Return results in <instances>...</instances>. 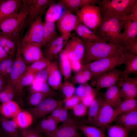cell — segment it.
<instances>
[{
  "instance_id": "cell-1",
  "label": "cell",
  "mask_w": 137,
  "mask_h": 137,
  "mask_svg": "<svg viewBox=\"0 0 137 137\" xmlns=\"http://www.w3.org/2000/svg\"><path fill=\"white\" fill-rule=\"evenodd\" d=\"M82 41L85 48L82 65L92 61L119 55L126 51L124 46L104 42Z\"/></svg>"
},
{
  "instance_id": "cell-2",
  "label": "cell",
  "mask_w": 137,
  "mask_h": 137,
  "mask_svg": "<svg viewBox=\"0 0 137 137\" xmlns=\"http://www.w3.org/2000/svg\"><path fill=\"white\" fill-rule=\"evenodd\" d=\"M137 0H99L98 6L101 11L102 20L115 18L126 20Z\"/></svg>"
},
{
  "instance_id": "cell-3",
  "label": "cell",
  "mask_w": 137,
  "mask_h": 137,
  "mask_svg": "<svg viewBox=\"0 0 137 137\" xmlns=\"http://www.w3.org/2000/svg\"><path fill=\"white\" fill-rule=\"evenodd\" d=\"M123 24L124 21L115 18L102 20L95 33L104 42L124 46L120 39Z\"/></svg>"
},
{
  "instance_id": "cell-4",
  "label": "cell",
  "mask_w": 137,
  "mask_h": 137,
  "mask_svg": "<svg viewBox=\"0 0 137 137\" xmlns=\"http://www.w3.org/2000/svg\"><path fill=\"white\" fill-rule=\"evenodd\" d=\"M29 13L28 8L22 4L17 14L7 17L0 21V35H8L19 38Z\"/></svg>"
},
{
  "instance_id": "cell-5",
  "label": "cell",
  "mask_w": 137,
  "mask_h": 137,
  "mask_svg": "<svg viewBox=\"0 0 137 137\" xmlns=\"http://www.w3.org/2000/svg\"><path fill=\"white\" fill-rule=\"evenodd\" d=\"M127 51L116 56L107 57L93 61L83 65L81 69L88 70L92 77L97 78L101 75L117 66L124 64Z\"/></svg>"
},
{
  "instance_id": "cell-6",
  "label": "cell",
  "mask_w": 137,
  "mask_h": 137,
  "mask_svg": "<svg viewBox=\"0 0 137 137\" xmlns=\"http://www.w3.org/2000/svg\"><path fill=\"white\" fill-rule=\"evenodd\" d=\"M21 42L19 38L17 40L16 57L12 66L11 72L7 80V83L12 85L14 88L16 96L20 98L23 94V90L21 87L20 81L25 73L27 66L24 62L21 52Z\"/></svg>"
},
{
  "instance_id": "cell-7",
  "label": "cell",
  "mask_w": 137,
  "mask_h": 137,
  "mask_svg": "<svg viewBox=\"0 0 137 137\" xmlns=\"http://www.w3.org/2000/svg\"><path fill=\"white\" fill-rule=\"evenodd\" d=\"M81 23L95 33L102 22L100 10L95 5H88L76 13Z\"/></svg>"
},
{
  "instance_id": "cell-8",
  "label": "cell",
  "mask_w": 137,
  "mask_h": 137,
  "mask_svg": "<svg viewBox=\"0 0 137 137\" xmlns=\"http://www.w3.org/2000/svg\"><path fill=\"white\" fill-rule=\"evenodd\" d=\"M22 4L29 10V13L23 27L25 28L30 26L38 16L42 15L47 8L55 4L56 1L22 0Z\"/></svg>"
},
{
  "instance_id": "cell-9",
  "label": "cell",
  "mask_w": 137,
  "mask_h": 137,
  "mask_svg": "<svg viewBox=\"0 0 137 137\" xmlns=\"http://www.w3.org/2000/svg\"><path fill=\"white\" fill-rule=\"evenodd\" d=\"M41 15L38 16L29 26L28 31L21 43H37L44 45V22Z\"/></svg>"
},
{
  "instance_id": "cell-10",
  "label": "cell",
  "mask_w": 137,
  "mask_h": 137,
  "mask_svg": "<svg viewBox=\"0 0 137 137\" xmlns=\"http://www.w3.org/2000/svg\"><path fill=\"white\" fill-rule=\"evenodd\" d=\"M63 103V101L46 98L37 106L27 110L31 114L34 119H37L51 114L56 109L62 105Z\"/></svg>"
},
{
  "instance_id": "cell-11",
  "label": "cell",
  "mask_w": 137,
  "mask_h": 137,
  "mask_svg": "<svg viewBox=\"0 0 137 137\" xmlns=\"http://www.w3.org/2000/svg\"><path fill=\"white\" fill-rule=\"evenodd\" d=\"M65 46L64 50L70 60H79L82 62L85 48L84 43L80 38L71 35Z\"/></svg>"
},
{
  "instance_id": "cell-12",
  "label": "cell",
  "mask_w": 137,
  "mask_h": 137,
  "mask_svg": "<svg viewBox=\"0 0 137 137\" xmlns=\"http://www.w3.org/2000/svg\"><path fill=\"white\" fill-rule=\"evenodd\" d=\"M115 109L101 98L99 109L94 124L104 130L106 126L114 120Z\"/></svg>"
},
{
  "instance_id": "cell-13",
  "label": "cell",
  "mask_w": 137,
  "mask_h": 137,
  "mask_svg": "<svg viewBox=\"0 0 137 137\" xmlns=\"http://www.w3.org/2000/svg\"><path fill=\"white\" fill-rule=\"evenodd\" d=\"M41 46L37 43H22L20 50L23 59L26 64H31L44 58Z\"/></svg>"
},
{
  "instance_id": "cell-14",
  "label": "cell",
  "mask_w": 137,
  "mask_h": 137,
  "mask_svg": "<svg viewBox=\"0 0 137 137\" xmlns=\"http://www.w3.org/2000/svg\"><path fill=\"white\" fill-rule=\"evenodd\" d=\"M56 22L57 29L61 35L71 33L81 23L76 15L66 11Z\"/></svg>"
},
{
  "instance_id": "cell-15",
  "label": "cell",
  "mask_w": 137,
  "mask_h": 137,
  "mask_svg": "<svg viewBox=\"0 0 137 137\" xmlns=\"http://www.w3.org/2000/svg\"><path fill=\"white\" fill-rule=\"evenodd\" d=\"M122 71L113 68L100 75L97 79L96 89L98 92L101 89L109 88L121 80Z\"/></svg>"
},
{
  "instance_id": "cell-16",
  "label": "cell",
  "mask_w": 137,
  "mask_h": 137,
  "mask_svg": "<svg viewBox=\"0 0 137 137\" xmlns=\"http://www.w3.org/2000/svg\"><path fill=\"white\" fill-rule=\"evenodd\" d=\"M119 84L121 98L124 100L135 98L137 96V78L128 76L122 78Z\"/></svg>"
},
{
  "instance_id": "cell-17",
  "label": "cell",
  "mask_w": 137,
  "mask_h": 137,
  "mask_svg": "<svg viewBox=\"0 0 137 137\" xmlns=\"http://www.w3.org/2000/svg\"><path fill=\"white\" fill-rule=\"evenodd\" d=\"M22 7L21 0H0V21L18 13Z\"/></svg>"
},
{
  "instance_id": "cell-18",
  "label": "cell",
  "mask_w": 137,
  "mask_h": 137,
  "mask_svg": "<svg viewBox=\"0 0 137 137\" xmlns=\"http://www.w3.org/2000/svg\"><path fill=\"white\" fill-rule=\"evenodd\" d=\"M117 124L130 130L137 127V108L117 116L114 121Z\"/></svg>"
},
{
  "instance_id": "cell-19",
  "label": "cell",
  "mask_w": 137,
  "mask_h": 137,
  "mask_svg": "<svg viewBox=\"0 0 137 137\" xmlns=\"http://www.w3.org/2000/svg\"><path fill=\"white\" fill-rule=\"evenodd\" d=\"M49 137H80L77 126L71 119L57 127Z\"/></svg>"
},
{
  "instance_id": "cell-20",
  "label": "cell",
  "mask_w": 137,
  "mask_h": 137,
  "mask_svg": "<svg viewBox=\"0 0 137 137\" xmlns=\"http://www.w3.org/2000/svg\"><path fill=\"white\" fill-rule=\"evenodd\" d=\"M99 0H59L58 4L64 10L74 14L79 9L88 5H95Z\"/></svg>"
},
{
  "instance_id": "cell-21",
  "label": "cell",
  "mask_w": 137,
  "mask_h": 137,
  "mask_svg": "<svg viewBox=\"0 0 137 137\" xmlns=\"http://www.w3.org/2000/svg\"><path fill=\"white\" fill-rule=\"evenodd\" d=\"M48 83L53 89H60L62 84L61 74L59 70L57 61L51 62L48 66Z\"/></svg>"
},
{
  "instance_id": "cell-22",
  "label": "cell",
  "mask_w": 137,
  "mask_h": 137,
  "mask_svg": "<svg viewBox=\"0 0 137 137\" xmlns=\"http://www.w3.org/2000/svg\"><path fill=\"white\" fill-rule=\"evenodd\" d=\"M0 126L4 137H21L19 128L13 119L6 118L0 114Z\"/></svg>"
},
{
  "instance_id": "cell-23",
  "label": "cell",
  "mask_w": 137,
  "mask_h": 137,
  "mask_svg": "<svg viewBox=\"0 0 137 137\" xmlns=\"http://www.w3.org/2000/svg\"><path fill=\"white\" fill-rule=\"evenodd\" d=\"M123 28L124 30L120 35V39L124 45V43L136 38L137 22L132 21L127 18L124 21Z\"/></svg>"
},
{
  "instance_id": "cell-24",
  "label": "cell",
  "mask_w": 137,
  "mask_h": 137,
  "mask_svg": "<svg viewBox=\"0 0 137 137\" xmlns=\"http://www.w3.org/2000/svg\"><path fill=\"white\" fill-rule=\"evenodd\" d=\"M103 95L106 101L114 109L122 102L119 84L107 88Z\"/></svg>"
},
{
  "instance_id": "cell-25",
  "label": "cell",
  "mask_w": 137,
  "mask_h": 137,
  "mask_svg": "<svg viewBox=\"0 0 137 137\" xmlns=\"http://www.w3.org/2000/svg\"><path fill=\"white\" fill-rule=\"evenodd\" d=\"M22 110L18 104L13 100L0 104V114L9 119L14 118Z\"/></svg>"
},
{
  "instance_id": "cell-26",
  "label": "cell",
  "mask_w": 137,
  "mask_h": 137,
  "mask_svg": "<svg viewBox=\"0 0 137 137\" xmlns=\"http://www.w3.org/2000/svg\"><path fill=\"white\" fill-rule=\"evenodd\" d=\"M124 64L125 66L122 71L121 78L129 76L132 74H137V55L127 51L126 58Z\"/></svg>"
},
{
  "instance_id": "cell-27",
  "label": "cell",
  "mask_w": 137,
  "mask_h": 137,
  "mask_svg": "<svg viewBox=\"0 0 137 137\" xmlns=\"http://www.w3.org/2000/svg\"><path fill=\"white\" fill-rule=\"evenodd\" d=\"M74 31L83 41L104 42L95 33L81 23L77 26Z\"/></svg>"
},
{
  "instance_id": "cell-28",
  "label": "cell",
  "mask_w": 137,
  "mask_h": 137,
  "mask_svg": "<svg viewBox=\"0 0 137 137\" xmlns=\"http://www.w3.org/2000/svg\"><path fill=\"white\" fill-rule=\"evenodd\" d=\"M65 11L63 8L58 3L51 5L45 13L44 22L55 23Z\"/></svg>"
},
{
  "instance_id": "cell-29",
  "label": "cell",
  "mask_w": 137,
  "mask_h": 137,
  "mask_svg": "<svg viewBox=\"0 0 137 137\" xmlns=\"http://www.w3.org/2000/svg\"><path fill=\"white\" fill-rule=\"evenodd\" d=\"M59 65L60 71L65 80H67L71 76L72 69L70 60L64 49L60 52Z\"/></svg>"
},
{
  "instance_id": "cell-30",
  "label": "cell",
  "mask_w": 137,
  "mask_h": 137,
  "mask_svg": "<svg viewBox=\"0 0 137 137\" xmlns=\"http://www.w3.org/2000/svg\"><path fill=\"white\" fill-rule=\"evenodd\" d=\"M19 129L30 127L33 119L31 114L27 110L22 109L13 119Z\"/></svg>"
},
{
  "instance_id": "cell-31",
  "label": "cell",
  "mask_w": 137,
  "mask_h": 137,
  "mask_svg": "<svg viewBox=\"0 0 137 137\" xmlns=\"http://www.w3.org/2000/svg\"><path fill=\"white\" fill-rule=\"evenodd\" d=\"M136 108H137L136 99L133 98L124 100L115 109L114 119L119 115Z\"/></svg>"
},
{
  "instance_id": "cell-32",
  "label": "cell",
  "mask_w": 137,
  "mask_h": 137,
  "mask_svg": "<svg viewBox=\"0 0 137 137\" xmlns=\"http://www.w3.org/2000/svg\"><path fill=\"white\" fill-rule=\"evenodd\" d=\"M108 137H127L131 130L118 124L107 125Z\"/></svg>"
},
{
  "instance_id": "cell-33",
  "label": "cell",
  "mask_w": 137,
  "mask_h": 137,
  "mask_svg": "<svg viewBox=\"0 0 137 137\" xmlns=\"http://www.w3.org/2000/svg\"><path fill=\"white\" fill-rule=\"evenodd\" d=\"M101 97L97 96L88 107L87 122L94 125L100 107Z\"/></svg>"
},
{
  "instance_id": "cell-34",
  "label": "cell",
  "mask_w": 137,
  "mask_h": 137,
  "mask_svg": "<svg viewBox=\"0 0 137 137\" xmlns=\"http://www.w3.org/2000/svg\"><path fill=\"white\" fill-rule=\"evenodd\" d=\"M49 87L47 82L34 81L32 84L30 86L29 91L30 93L40 92L46 94L49 96L54 95V92Z\"/></svg>"
},
{
  "instance_id": "cell-35",
  "label": "cell",
  "mask_w": 137,
  "mask_h": 137,
  "mask_svg": "<svg viewBox=\"0 0 137 137\" xmlns=\"http://www.w3.org/2000/svg\"><path fill=\"white\" fill-rule=\"evenodd\" d=\"M58 36L56 29L55 23L44 22V45L46 46L52 39Z\"/></svg>"
},
{
  "instance_id": "cell-36",
  "label": "cell",
  "mask_w": 137,
  "mask_h": 137,
  "mask_svg": "<svg viewBox=\"0 0 137 137\" xmlns=\"http://www.w3.org/2000/svg\"><path fill=\"white\" fill-rule=\"evenodd\" d=\"M79 128L86 137H106L102 129L95 126L83 124Z\"/></svg>"
},
{
  "instance_id": "cell-37",
  "label": "cell",
  "mask_w": 137,
  "mask_h": 137,
  "mask_svg": "<svg viewBox=\"0 0 137 137\" xmlns=\"http://www.w3.org/2000/svg\"><path fill=\"white\" fill-rule=\"evenodd\" d=\"M92 77V75L89 71L85 69H81L77 72L72 78V83L84 84Z\"/></svg>"
},
{
  "instance_id": "cell-38",
  "label": "cell",
  "mask_w": 137,
  "mask_h": 137,
  "mask_svg": "<svg viewBox=\"0 0 137 137\" xmlns=\"http://www.w3.org/2000/svg\"><path fill=\"white\" fill-rule=\"evenodd\" d=\"M71 33H67L56 37L49 41L46 45L45 53L67 42L71 36Z\"/></svg>"
},
{
  "instance_id": "cell-39",
  "label": "cell",
  "mask_w": 137,
  "mask_h": 137,
  "mask_svg": "<svg viewBox=\"0 0 137 137\" xmlns=\"http://www.w3.org/2000/svg\"><path fill=\"white\" fill-rule=\"evenodd\" d=\"M18 38L8 35H0V45L3 48L6 46L15 51Z\"/></svg>"
},
{
  "instance_id": "cell-40",
  "label": "cell",
  "mask_w": 137,
  "mask_h": 137,
  "mask_svg": "<svg viewBox=\"0 0 137 137\" xmlns=\"http://www.w3.org/2000/svg\"><path fill=\"white\" fill-rule=\"evenodd\" d=\"M30 93L28 102L29 104L33 107L38 105L47 97L49 96L46 94L40 92Z\"/></svg>"
},
{
  "instance_id": "cell-41",
  "label": "cell",
  "mask_w": 137,
  "mask_h": 137,
  "mask_svg": "<svg viewBox=\"0 0 137 137\" xmlns=\"http://www.w3.org/2000/svg\"><path fill=\"white\" fill-rule=\"evenodd\" d=\"M35 75V73L32 72H25L20 81V86L22 90L24 87L32 84L34 80Z\"/></svg>"
},
{
  "instance_id": "cell-42",
  "label": "cell",
  "mask_w": 137,
  "mask_h": 137,
  "mask_svg": "<svg viewBox=\"0 0 137 137\" xmlns=\"http://www.w3.org/2000/svg\"><path fill=\"white\" fill-rule=\"evenodd\" d=\"M65 97V99L69 98L73 95L76 88L73 84L67 81L62 83L60 88Z\"/></svg>"
},
{
  "instance_id": "cell-43",
  "label": "cell",
  "mask_w": 137,
  "mask_h": 137,
  "mask_svg": "<svg viewBox=\"0 0 137 137\" xmlns=\"http://www.w3.org/2000/svg\"><path fill=\"white\" fill-rule=\"evenodd\" d=\"M21 137H41V133L36 128L30 127L19 129Z\"/></svg>"
},
{
  "instance_id": "cell-44",
  "label": "cell",
  "mask_w": 137,
  "mask_h": 137,
  "mask_svg": "<svg viewBox=\"0 0 137 137\" xmlns=\"http://www.w3.org/2000/svg\"><path fill=\"white\" fill-rule=\"evenodd\" d=\"M72 110L75 116L82 117L85 116L87 114L88 107L81 101L76 105Z\"/></svg>"
},
{
  "instance_id": "cell-45",
  "label": "cell",
  "mask_w": 137,
  "mask_h": 137,
  "mask_svg": "<svg viewBox=\"0 0 137 137\" xmlns=\"http://www.w3.org/2000/svg\"><path fill=\"white\" fill-rule=\"evenodd\" d=\"M63 101L64 107L68 109H72L77 104L81 101V99L76 95H73L71 97L64 99Z\"/></svg>"
},
{
  "instance_id": "cell-46",
  "label": "cell",
  "mask_w": 137,
  "mask_h": 137,
  "mask_svg": "<svg viewBox=\"0 0 137 137\" xmlns=\"http://www.w3.org/2000/svg\"><path fill=\"white\" fill-rule=\"evenodd\" d=\"M48 66L44 69L35 73L34 81L47 82L48 74Z\"/></svg>"
},
{
  "instance_id": "cell-47",
  "label": "cell",
  "mask_w": 137,
  "mask_h": 137,
  "mask_svg": "<svg viewBox=\"0 0 137 137\" xmlns=\"http://www.w3.org/2000/svg\"><path fill=\"white\" fill-rule=\"evenodd\" d=\"M13 62L11 56H10L7 58L1 61L0 75L3 76L6 69L8 67L12 66Z\"/></svg>"
},
{
  "instance_id": "cell-48",
  "label": "cell",
  "mask_w": 137,
  "mask_h": 137,
  "mask_svg": "<svg viewBox=\"0 0 137 137\" xmlns=\"http://www.w3.org/2000/svg\"><path fill=\"white\" fill-rule=\"evenodd\" d=\"M47 125L46 134L50 137L55 131L57 128L58 124L54 119L47 117Z\"/></svg>"
},
{
  "instance_id": "cell-49",
  "label": "cell",
  "mask_w": 137,
  "mask_h": 137,
  "mask_svg": "<svg viewBox=\"0 0 137 137\" xmlns=\"http://www.w3.org/2000/svg\"><path fill=\"white\" fill-rule=\"evenodd\" d=\"M127 51L129 50L132 54L137 55V38L124 44Z\"/></svg>"
},
{
  "instance_id": "cell-50",
  "label": "cell",
  "mask_w": 137,
  "mask_h": 137,
  "mask_svg": "<svg viewBox=\"0 0 137 137\" xmlns=\"http://www.w3.org/2000/svg\"><path fill=\"white\" fill-rule=\"evenodd\" d=\"M67 110L63 106L60 113L56 121L58 124L66 122L71 119L69 117Z\"/></svg>"
},
{
  "instance_id": "cell-51",
  "label": "cell",
  "mask_w": 137,
  "mask_h": 137,
  "mask_svg": "<svg viewBox=\"0 0 137 137\" xmlns=\"http://www.w3.org/2000/svg\"><path fill=\"white\" fill-rule=\"evenodd\" d=\"M51 62L50 60L46 58H44L40 60L35 70V73L46 68Z\"/></svg>"
},
{
  "instance_id": "cell-52",
  "label": "cell",
  "mask_w": 137,
  "mask_h": 137,
  "mask_svg": "<svg viewBox=\"0 0 137 137\" xmlns=\"http://www.w3.org/2000/svg\"><path fill=\"white\" fill-rule=\"evenodd\" d=\"M98 94H93L85 96L81 99V102L88 107L95 97L97 96Z\"/></svg>"
},
{
  "instance_id": "cell-53",
  "label": "cell",
  "mask_w": 137,
  "mask_h": 137,
  "mask_svg": "<svg viewBox=\"0 0 137 137\" xmlns=\"http://www.w3.org/2000/svg\"><path fill=\"white\" fill-rule=\"evenodd\" d=\"M72 70L77 72L81 70L82 66L81 61L79 60H70Z\"/></svg>"
},
{
  "instance_id": "cell-54",
  "label": "cell",
  "mask_w": 137,
  "mask_h": 137,
  "mask_svg": "<svg viewBox=\"0 0 137 137\" xmlns=\"http://www.w3.org/2000/svg\"><path fill=\"white\" fill-rule=\"evenodd\" d=\"M75 93L76 95L81 99L85 95V86L84 84H82L76 88Z\"/></svg>"
},
{
  "instance_id": "cell-55",
  "label": "cell",
  "mask_w": 137,
  "mask_h": 137,
  "mask_svg": "<svg viewBox=\"0 0 137 137\" xmlns=\"http://www.w3.org/2000/svg\"><path fill=\"white\" fill-rule=\"evenodd\" d=\"M127 18L132 21L137 22V3L133 7L130 14Z\"/></svg>"
},
{
  "instance_id": "cell-56",
  "label": "cell",
  "mask_w": 137,
  "mask_h": 137,
  "mask_svg": "<svg viewBox=\"0 0 137 137\" xmlns=\"http://www.w3.org/2000/svg\"><path fill=\"white\" fill-rule=\"evenodd\" d=\"M63 106L62 105L56 109L47 117L52 118L56 121L60 113Z\"/></svg>"
},
{
  "instance_id": "cell-57",
  "label": "cell",
  "mask_w": 137,
  "mask_h": 137,
  "mask_svg": "<svg viewBox=\"0 0 137 137\" xmlns=\"http://www.w3.org/2000/svg\"><path fill=\"white\" fill-rule=\"evenodd\" d=\"M85 95L88 96L93 94H98V92L96 89H93L91 86L87 83L85 84Z\"/></svg>"
},
{
  "instance_id": "cell-58",
  "label": "cell",
  "mask_w": 137,
  "mask_h": 137,
  "mask_svg": "<svg viewBox=\"0 0 137 137\" xmlns=\"http://www.w3.org/2000/svg\"><path fill=\"white\" fill-rule=\"evenodd\" d=\"M9 56L0 45V62L9 57Z\"/></svg>"
},
{
  "instance_id": "cell-59",
  "label": "cell",
  "mask_w": 137,
  "mask_h": 137,
  "mask_svg": "<svg viewBox=\"0 0 137 137\" xmlns=\"http://www.w3.org/2000/svg\"><path fill=\"white\" fill-rule=\"evenodd\" d=\"M7 84L6 79L4 77L0 75V85L5 86Z\"/></svg>"
},
{
  "instance_id": "cell-60",
  "label": "cell",
  "mask_w": 137,
  "mask_h": 137,
  "mask_svg": "<svg viewBox=\"0 0 137 137\" xmlns=\"http://www.w3.org/2000/svg\"><path fill=\"white\" fill-rule=\"evenodd\" d=\"M0 136L2 137H4L3 135V134L2 132V131L1 128L0 126Z\"/></svg>"
},
{
  "instance_id": "cell-61",
  "label": "cell",
  "mask_w": 137,
  "mask_h": 137,
  "mask_svg": "<svg viewBox=\"0 0 137 137\" xmlns=\"http://www.w3.org/2000/svg\"><path fill=\"white\" fill-rule=\"evenodd\" d=\"M0 137H1V136H0Z\"/></svg>"
}]
</instances>
